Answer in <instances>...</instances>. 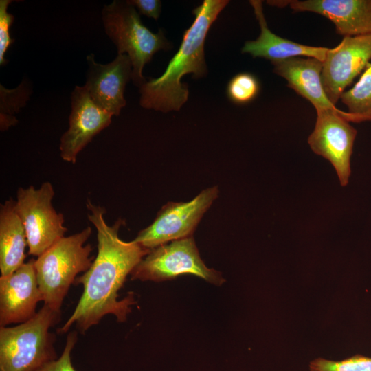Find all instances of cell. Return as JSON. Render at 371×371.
<instances>
[{
  "label": "cell",
  "instance_id": "10",
  "mask_svg": "<svg viewBox=\"0 0 371 371\" xmlns=\"http://www.w3.org/2000/svg\"><path fill=\"white\" fill-rule=\"evenodd\" d=\"M371 60V34L344 37L341 43L329 48L322 62V83L326 95L333 104L345 89L368 65Z\"/></svg>",
  "mask_w": 371,
  "mask_h": 371
},
{
  "label": "cell",
  "instance_id": "22",
  "mask_svg": "<svg viewBox=\"0 0 371 371\" xmlns=\"http://www.w3.org/2000/svg\"><path fill=\"white\" fill-rule=\"evenodd\" d=\"M12 0L0 1V65L4 66L8 63L5 58V54L10 46L14 43V39L10 37V28L12 25L14 17L8 12Z\"/></svg>",
  "mask_w": 371,
  "mask_h": 371
},
{
  "label": "cell",
  "instance_id": "20",
  "mask_svg": "<svg viewBox=\"0 0 371 371\" xmlns=\"http://www.w3.org/2000/svg\"><path fill=\"white\" fill-rule=\"evenodd\" d=\"M259 89L258 80L253 74L240 73L229 80L227 87V94L234 103L246 104L256 97Z\"/></svg>",
  "mask_w": 371,
  "mask_h": 371
},
{
  "label": "cell",
  "instance_id": "15",
  "mask_svg": "<svg viewBox=\"0 0 371 371\" xmlns=\"http://www.w3.org/2000/svg\"><path fill=\"white\" fill-rule=\"evenodd\" d=\"M273 72L288 82V87L308 100L319 110H330L344 113L332 104L324 90L321 74L322 61L314 58L300 56L271 62Z\"/></svg>",
  "mask_w": 371,
  "mask_h": 371
},
{
  "label": "cell",
  "instance_id": "16",
  "mask_svg": "<svg viewBox=\"0 0 371 371\" xmlns=\"http://www.w3.org/2000/svg\"><path fill=\"white\" fill-rule=\"evenodd\" d=\"M249 3L260 25V34L256 40L245 42L242 53H248L254 58H264L271 62L302 56L324 61L329 48L299 44L273 34L267 26L262 1L251 0Z\"/></svg>",
  "mask_w": 371,
  "mask_h": 371
},
{
  "label": "cell",
  "instance_id": "21",
  "mask_svg": "<svg viewBox=\"0 0 371 371\" xmlns=\"http://www.w3.org/2000/svg\"><path fill=\"white\" fill-rule=\"evenodd\" d=\"M310 371H371V357L357 355L341 361L317 358L309 364Z\"/></svg>",
  "mask_w": 371,
  "mask_h": 371
},
{
  "label": "cell",
  "instance_id": "8",
  "mask_svg": "<svg viewBox=\"0 0 371 371\" xmlns=\"http://www.w3.org/2000/svg\"><path fill=\"white\" fill-rule=\"evenodd\" d=\"M218 192V187L213 186L203 190L188 202H168L158 212L153 222L141 230L133 240L151 250L168 242L192 236Z\"/></svg>",
  "mask_w": 371,
  "mask_h": 371
},
{
  "label": "cell",
  "instance_id": "2",
  "mask_svg": "<svg viewBox=\"0 0 371 371\" xmlns=\"http://www.w3.org/2000/svg\"><path fill=\"white\" fill-rule=\"evenodd\" d=\"M227 0H204L192 10L195 19L183 34L181 45L164 72L139 87V104L145 109L164 113L179 111L188 98V85L181 80L188 74L194 78L207 73L204 44L207 32Z\"/></svg>",
  "mask_w": 371,
  "mask_h": 371
},
{
  "label": "cell",
  "instance_id": "19",
  "mask_svg": "<svg viewBox=\"0 0 371 371\" xmlns=\"http://www.w3.org/2000/svg\"><path fill=\"white\" fill-rule=\"evenodd\" d=\"M31 90L27 81L23 80L14 89L0 86V124L1 131H5L17 123L14 114L19 113L30 98Z\"/></svg>",
  "mask_w": 371,
  "mask_h": 371
},
{
  "label": "cell",
  "instance_id": "3",
  "mask_svg": "<svg viewBox=\"0 0 371 371\" xmlns=\"http://www.w3.org/2000/svg\"><path fill=\"white\" fill-rule=\"evenodd\" d=\"M92 233L87 226L81 232L64 236L34 260L36 276L44 304L60 312L63 300L77 275L85 272L93 262L90 244Z\"/></svg>",
  "mask_w": 371,
  "mask_h": 371
},
{
  "label": "cell",
  "instance_id": "4",
  "mask_svg": "<svg viewBox=\"0 0 371 371\" xmlns=\"http://www.w3.org/2000/svg\"><path fill=\"white\" fill-rule=\"evenodd\" d=\"M60 319V312L44 304L25 322L0 328V371H36L57 359L55 334L49 328Z\"/></svg>",
  "mask_w": 371,
  "mask_h": 371
},
{
  "label": "cell",
  "instance_id": "7",
  "mask_svg": "<svg viewBox=\"0 0 371 371\" xmlns=\"http://www.w3.org/2000/svg\"><path fill=\"white\" fill-rule=\"evenodd\" d=\"M54 196L53 186L48 181L37 189L33 186L18 189L15 207L26 232L30 255L39 256L67 231L63 215L52 205Z\"/></svg>",
  "mask_w": 371,
  "mask_h": 371
},
{
  "label": "cell",
  "instance_id": "9",
  "mask_svg": "<svg viewBox=\"0 0 371 371\" xmlns=\"http://www.w3.org/2000/svg\"><path fill=\"white\" fill-rule=\"evenodd\" d=\"M350 122L359 123L361 120L348 112L317 111L315 128L308 138L311 150L333 166L341 186L348 183L351 174L350 158L357 134V130L350 124Z\"/></svg>",
  "mask_w": 371,
  "mask_h": 371
},
{
  "label": "cell",
  "instance_id": "12",
  "mask_svg": "<svg viewBox=\"0 0 371 371\" xmlns=\"http://www.w3.org/2000/svg\"><path fill=\"white\" fill-rule=\"evenodd\" d=\"M34 259L13 273L0 278V326L22 324L33 317L43 301L34 268Z\"/></svg>",
  "mask_w": 371,
  "mask_h": 371
},
{
  "label": "cell",
  "instance_id": "18",
  "mask_svg": "<svg viewBox=\"0 0 371 371\" xmlns=\"http://www.w3.org/2000/svg\"><path fill=\"white\" fill-rule=\"evenodd\" d=\"M348 113L359 117L361 122L371 121V63L364 69L359 80L341 96Z\"/></svg>",
  "mask_w": 371,
  "mask_h": 371
},
{
  "label": "cell",
  "instance_id": "14",
  "mask_svg": "<svg viewBox=\"0 0 371 371\" xmlns=\"http://www.w3.org/2000/svg\"><path fill=\"white\" fill-rule=\"evenodd\" d=\"M289 5L295 12L326 17L344 37L371 34V0H295Z\"/></svg>",
  "mask_w": 371,
  "mask_h": 371
},
{
  "label": "cell",
  "instance_id": "6",
  "mask_svg": "<svg viewBox=\"0 0 371 371\" xmlns=\"http://www.w3.org/2000/svg\"><path fill=\"white\" fill-rule=\"evenodd\" d=\"M184 274L196 276L216 285L224 282L221 273L204 264L192 236L151 249L133 269L131 278L159 282Z\"/></svg>",
  "mask_w": 371,
  "mask_h": 371
},
{
  "label": "cell",
  "instance_id": "23",
  "mask_svg": "<svg viewBox=\"0 0 371 371\" xmlns=\"http://www.w3.org/2000/svg\"><path fill=\"white\" fill-rule=\"evenodd\" d=\"M77 340V331L70 332L67 336L66 344L61 355L45 363L36 371H76L71 363V353Z\"/></svg>",
  "mask_w": 371,
  "mask_h": 371
},
{
  "label": "cell",
  "instance_id": "5",
  "mask_svg": "<svg viewBox=\"0 0 371 371\" xmlns=\"http://www.w3.org/2000/svg\"><path fill=\"white\" fill-rule=\"evenodd\" d=\"M102 20L106 35L115 45L117 54H127L132 63V80L138 87L146 80L142 71L153 55L171 47L164 33L152 32L140 19L135 8L127 1L114 0L102 9Z\"/></svg>",
  "mask_w": 371,
  "mask_h": 371
},
{
  "label": "cell",
  "instance_id": "24",
  "mask_svg": "<svg viewBox=\"0 0 371 371\" xmlns=\"http://www.w3.org/2000/svg\"><path fill=\"white\" fill-rule=\"evenodd\" d=\"M129 4L137 8L140 14L158 20L161 8L159 0H131L127 1Z\"/></svg>",
  "mask_w": 371,
  "mask_h": 371
},
{
  "label": "cell",
  "instance_id": "13",
  "mask_svg": "<svg viewBox=\"0 0 371 371\" xmlns=\"http://www.w3.org/2000/svg\"><path fill=\"white\" fill-rule=\"evenodd\" d=\"M88 70L84 85L93 101L113 115L117 116L126 102L124 96L132 79V63L127 54H117L109 63L100 64L93 54L87 56Z\"/></svg>",
  "mask_w": 371,
  "mask_h": 371
},
{
  "label": "cell",
  "instance_id": "11",
  "mask_svg": "<svg viewBox=\"0 0 371 371\" xmlns=\"http://www.w3.org/2000/svg\"><path fill=\"white\" fill-rule=\"evenodd\" d=\"M69 128L60 138L62 159L75 164L78 154L105 128L113 115L97 105L85 86L76 85L71 95Z\"/></svg>",
  "mask_w": 371,
  "mask_h": 371
},
{
  "label": "cell",
  "instance_id": "1",
  "mask_svg": "<svg viewBox=\"0 0 371 371\" xmlns=\"http://www.w3.org/2000/svg\"><path fill=\"white\" fill-rule=\"evenodd\" d=\"M87 207L88 218L97 231L98 254L89 269L74 281L75 285L82 284L83 293L71 315L57 330L58 334L66 333L74 324L84 334L109 314L115 315L117 322H124L135 301L133 293L118 300V291L127 276L150 251L133 240L120 238L122 219L109 226L104 220V207L89 200Z\"/></svg>",
  "mask_w": 371,
  "mask_h": 371
},
{
  "label": "cell",
  "instance_id": "17",
  "mask_svg": "<svg viewBox=\"0 0 371 371\" xmlns=\"http://www.w3.org/2000/svg\"><path fill=\"white\" fill-rule=\"evenodd\" d=\"M15 201L10 199L0 208V270L1 276L15 271L26 258V232L19 216Z\"/></svg>",
  "mask_w": 371,
  "mask_h": 371
}]
</instances>
